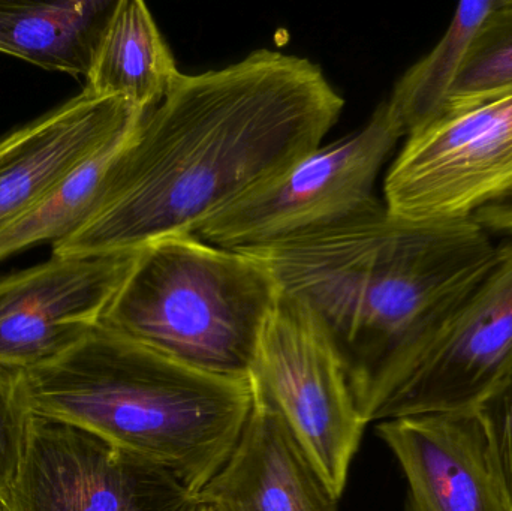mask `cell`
<instances>
[{"instance_id": "obj_1", "label": "cell", "mask_w": 512, "mask_h": 511, "mask_svg": "<svg viewBox=\"0 0 512 511\" xmlns=\"http://www.w3.org/2000/svg\"><path fill=\"white\" fill-rule=\"evenodd\" d=\"M345 101L321 66L261 50L180 74L141 114L111 170L104 206L53 255L116 254L198 225L322 146Z\"/></svg>"}, {"instance_id": "obj_2", "label": "cell", "mask_w": 512, "mask_h": 511, "mask_svg": "<svg viewBox=\"0 0 512 511\" xmlns=\"http://www.w3.org/2000/svg\"><path fill=\"white\" fill-rule=\"evenodd\" d=\"M496 249L474 218L408 221L376 201L331 227L242 252L324 324L366 420Z\"/></svg>"}, {"instance_id": "obj_3", "label": "cell", "mask_w": 512, "mask_h": 511, "mask_svg": "<svg viewBox=\"0 0 512 511\" xmlns=\"http://www.w3.org/2000/svg\"><path fill=\"white\" fill-rule=\"evenodd\" d=\"M21 389L35 416L165 468L194 497L230 458L254 405L251 380L197 371L99 324L59 359L21 372Z\"/></svg>"}, {"instance_id": "obj_4", "label": "cell", "mask_w": 512, "mask_h": 511, "mask_svg": "<svg viewBox=\"0 0 512 511\" xmlns=\"http://www.w3.org/2000/svg\"><path fill=\"white\" fill-rule=\"evenodd\" d=\"M279 294L270 270L246 252L176 234L140 248L99 326L197 371L251 380Z\"/></svg>"}, {"instance_id": "obj_5", "label": "cell", "mask_w": 512, "mask_h": 511, "mask_svg": "<svg viewBox=\"0 0 512 511\" xmlns=\"http://www.w3.org/2000/svg\"><path fill=\"white\" fill-rule=\"evenodd\" d=\"M403 137L382 101L366 126L307 153L207 218L194 234L210 245L242 251L345 221L379 201L373 195L376 177Z\"/></svg>"}, {"instance_id": "obj_6", "label": "cell", "mask_w": 512, "mask_h": 511, "mask_svg": "<svg viewBox=\"0 0 512 511\" xmlns=\"http://www.w3.org/2000/svg\"><path fill=\"white\" fill-rule=\"evenodd\" d=\"M251 381L342 497L367 422L330 333L306 303L282 290L262 329Z\"/></svg>"}, {"instance_id": "obj_7", "label": "cell", "mask_w": 512, "mask_h": 511, "mask_svg": "<svg viewBox=\"0 0 512 511\" xmlns=\"http://www.w3.org/2000/svg\"><path fill=\"white\" fill-rule=\"evenodd\" d=\"M512 194V92L444 114L406 137L384 204L408 221L472 218Z\"/></svg>"}, {"instance_id": "obj_8", "label": "cell", "mask_w": 512, "mask_h": 511, "mask_svg": "<svg viewBox=\"0 0 512 511\" xmlns=\"http://www.w3.org/2000/svg\"><path fill=\"white\" fill-rule=\"evenodd\" d=\"M512 360V242L466 291L366 422L475 411Z\"/></svg>"}, {"instance_id": "obj_9", "label": "cell", "mask_w": 512, "mask_h": 511, "mask_svg": "<svg viewBox=\"0 0 512 511\" xmlns=\"http://www.w3.org/2000/svg\"><path fill=\"white\" fill-rule=\"evenodd\" d=\"M195 503L165 468L35 414L17 476L0 500L6 511H189Z\"/></svg>"}, {"instance_id": "obj_10", "label": "cell", "mask_w": 512, "mask_h": 511, "mask_svg": "<svg viewBox=\"0 0 512 511\" xmlns=\"http://www.w3.org/2000/svg\"><path fill=\"white\" fill-rule=\"evenodd\" d=\"M138 251L62 257L0 279V368L30 371L92 332Z\"/></svg>"}, {"instance_id": "obj_11", "label": "cell", "mask_w": 512, "mask_h": 511, "mask_svg": "<svg viewBox=\"0 0 512 511\" xmlns=\"http://www.w3.org/2000/svg\"><path fill=\"white\" fill-rule=\"evenodd\" d=\"M376 434L408 483L406 511H508L475 411L384 420Z\"/></svg>"}, {"instance_id": "obj_12", "label": "cell", "mask_w": 512, "mask_h": 511, "mask_svg": "<svg viewBox=\"0 0 512 511\" xmlns=\"http://www.w3.org/2000/svg\"><path fill=\"white\" fill-rule=\"evenodd\" d=\"M140 114L120 99L83 89L0 138V233Z\"/></svg>"}, {"instance_id": "obj_13", "label": "cell", "mask_w": 512, "mask_h": 511, "mask_svg": "<svg viewBox=\"0 0 512 511\" xmlns=\"http://www.w3.org/2000/svg\"><path fill=\"white\" fill-rule=\"evenodd\" d=\"M213 511H339V497L273 405L254 390L236 447L198 492Z\"/></svg>"}, {"instance_id": "obj_14", "label": "cell", "mask_w": 512, "mask_h": 511, "mask_svg": "<svg viewBox=\"0 0 512 511\" xmlns=\"http://www.w3.org/2000/svg\"><path fill=\"white\" fill-rule=\"evenodd\" d=\"M180 74L149 6L143 0H117L84 89L146 113L167 96Z\"/></svg>"}, {"instance_id": "obj_15", "label": "cell", "mask_w": 512, "mask_h": 511, "mask_svg": "<svg viewBox=\"0 0 512 511\" xmlns=\"http://www.w3.org/2000/svg\"><path fill=\"white\" fill-rule=\"evenodd\" d=\"M117 0H0V53L87 78Z\"/></svg>"}, {"instance_id": "obj_16", "label": "cell", "mask_w": 512, "mask_h": 511, "mask_svg": "<svg viewBox=\"0 0 512 511\" xmlns=\"http://www.w3.org/2000/svg\"><path fill=\"white\" fill-rule=\"evenodd\" d=\"M140 116L72 168L35 207L0 233V261L42 243L54 245L68 239L98 215L108 194L114 162Z\"/></svg>"}, {"instance_id": "obj_17", "label": "cell", "mask_w": 512, "mask_h": 511, "mask_svg": "<svg viewBox=\"0 0 512 511\" xmlns=\"http://www.w3.org/2000/svg\"><path fill=\"white\" fill-rule=\"evenodd\" d=\"M495 2L465 0L460 3L435 47L394 84L393 92L385 102L405 131V137L444 116L475 36L492 12Z\"/></svg>"}, {"instance_id": "obj_18", "label": "cell", "mask_w": 512, "mask_h": 511, "mask_svg": "<svg viewBox=\"0 0 512 511\" xmlns=\"http://www.w3.org/2000/svg\"><path fill=\"white\" fill-rule=\"evenodd\" d=\"M510 92L512 0H496L492 12L475 36L444 114L463 110Z\"/></svg>"}, {"instance_id": "obj_19", "label": "cell", "mask_w": 512, "mask_h": 511, "mask_svg": "<svg viewBox=\"0 0 512 511\" xmlns=\"http://www.w3.org/2000/svg\"><path fill=\"white\" fill-rule=\"evenodd\" d=\"M32 416L21 389V372L0 368V500L23 461Z\"/></svg>"}, {"instance_id": "obj_20", "label": "cell", "mask_w": 512, "mask_h": 511, "mask_svg": "<svg viewBox=\"0 0 512 511\" xmlns=\"http://www.w3.org/2000/svg\"><path fill=\"white\" fill-rule=\"evenodd\" d=\"M475 413L483 425L508 511H512V360Z\"/></svg>"}, {"instance_id": "obj_21", "label": "cell", "mask_w": 512, "mask_h": 511, "mask_svg": "<svg viewBox=\"0 0 512 511\" xmlns=\"http://www.w3.org/2000/svg\"><path fill=\"white\" fill-rule=\"evenodd\" d=\"M474 218L490 234L512 237V194L481 207Z\"/></svg>"}, {"instance_id": "obj_22", "label": "cell", "mask_w": 512, "mask_h": 511, "mask_svg": "<svg viewBox=\"0 0 512 511\" xmlns=\"http://www.w3.org/2000/svg\"><path fill=\"white\" fill-rule=\"evenodd\" d=\"M189 511H213L210 507L204 506V504L195 503L194 507H192Z\"/></svg>"}, {"instance_id": "obj_23", "label": "cell", "mask_w": 512, "mask_h": 511, "mask_svg": "<svg viewBox=\"0 0 512 511\" xmlns=\"http://www.w3.org/2000/svg\"><path fill=\"white\" fill-rule=\"evenodd\" d=\"M0 511H6L5 507H3L2 504H0Z\"/></svg>"}]
</instances>
